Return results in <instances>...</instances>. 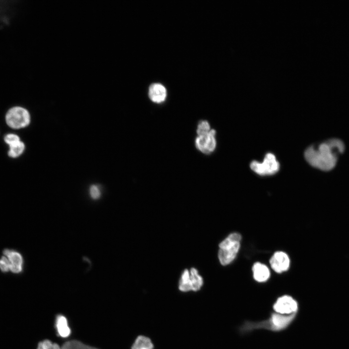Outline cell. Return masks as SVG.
I'll return each instance as SVG.
<instances>
[{"mask_svg": "<svg viewBox=\"0 0 349 349\" xmlns=\"http://www.w3.org/2000/svg\"><path fill=\"white\" fill-rule=\"evenodd\" d=\"M345 150L344 143L338 139H331L308 147L304 156L312 166L324 171L332 170Z\"/></svg>", "mask_w": 349, "mask_h": 349, "instance_id": "obj_1", "label": "cell"}, {"mask_svg": "<svg viewBox=\"0 0 349 349\" xmlns=\"http://www.w3.org/2000/svg\"><path fill=\"white\" fill-rule=\"evenodd\" d=\"M241 238L239 233H233L220 243L218 257L222 265L230 264L235 258L240 248Z\"/></svg>", "mask_w": 349, "mask_h": 349, "instance_id": "obj_2", "label": "cell"}, {"mask_svg": "<svg viewBox=\"0 0 349 349\" xmlns=\"http://www.w3.org/2000/svg\"><path fill=\"white\" fill-rule=\"evenodd\" d=\"M250 166L255 174L261 176H266L272 175L278 172L280 169V163L274 155L269 153L266 155L262 162L253 161Z\"/></svg>", "mask_w": 349, "mask_h": 349, "instance_id": "obj_3", "label": "cell"}, {"mask_svg": "<svg viewBox=\"0 0 349 349\" xmlns=\"http://www.w3.org/2000/svg\"><path fill=\"white\" fill-rule=\"evenodd\" d=\"M7 125L14 129L27 127L30 122V115L27 110L20 107L11 108L5 115Z\"/></svg>", "mask_w": 349, "mask_h": 349, "instance_id": "obj_4", "label": "cell"}, {"mask_svg": "<svg viewBox=\"0 0 349 349\" xmlns=\"http://www.w3.org/2000/svg\"><path fill=\"white\" fill-rule=\"evenodd\" d=\"M203 284L202 277L194 268L190 271L185 270L179 282V289L181 291H198L200 289Z\"/></svg>", "mask_w": 349, "mask_h": 349, "instance_id": "obj_5", "label": "cell"}, {"mask_svg": "<svg viewBox=\"0 0 349 349\" xmlns=\"http://www.w3.org/2000/svg\"><path fill=\"white\" fill-rule=\"evenodd\" d=\"M36 349H99L86 344L77 339H71L63 343L61 346L48 339L40 341Z\"/></svg>", "mask_w": 349, "mask_h": 349, "instance_id": "obj_6", "label": "cell"}, {"mask_svg": "<svg viewBox=\"0 0 349 349\" xmlns=\"http://www.w3.org/2000/svg\"><path fill=\"white\" fill-rule=\"evenodd\" d=\"M216 131L211 129L207 134L197 136L195 139V144L197 149L205 154L213 152L217 145Z\"/></svg>", "mask_w": 349, "mask_h": 349, "instance_id": "obj_7", "label": "cell"}, {"mask_svg": "<svg viewBox=\"0 0 349 349\" xmlns=\"http://www.w3.org/2000/svg\"><path fill=\"white\" fill-rule=\"evenodd\" d=\"M273 307L277 313L290 315L296 313L298 309V304L291 296L284 295L277 300Z\"/></svg>", "mask_w": 349, "mask_h": 349, "instance_id": "obj_8", "label": "cell"}, {"mask_svg": "<svg viewBox=\"0 0 349 349\" xmlns=\"http://www.w3.org/2000/svg\"><path fill=\"white\" fill-rule=\"evenodd\" d=\"M4 140L9 146L8 153L9 157L16 158L23 153L25 145L18 135L13 133L8 134L4 137Z\"/></svg>", "mask_w": 349, "mask_h": 349, "instance_id": "obj_9", "label": "cell"}, {"mask_svg": "<svg viewBox=\"0 0 349 349\" xmlns=\"http://www.w3.org/2000/svg\"><path fill=\"white\" fill-rule=\"evenodd\" d=\"M271 268L277 273H281L288 270L290 260L287 254L285 252H275L270 260Z\"/></svg>", "mask_w": 349, "mask_h": 349, "instance_id": "obj_10", "label": "cell"}, {"mask_svg": "<svg viewBox=\"0 0 349 349\" xmlns=\"http://www.w3.org/2000/svg\"><path fill=\"white\" fill-rule=\"evenodd\" d=\"M295 315L296 313L290 315L273 314L268 322L269 327L271 330H282L290 323L295 317Z\"/></svg>", "mask_w": 349, "mask_h": 349, "instance_id": "obj_11", "label": "cell"}, {"mask_svg": "<svg viewBox=\"0 0 349 349\" xmlns=\"http://www.w3.org/2000/svg\"><path fill=\"white\" fill-rule=\"evenodd\" d=\"M3 253L9 261L10 271L14 273L21 272L23 259L21 254L16 251L9 249H5Z\"/></svg>", "mask_w": 349, "mask_h": 349, "instance_id": "obj_12", "label": "cell"}, {"mask_svg": "<svg viewBox=\"0 0 349 349\" xmlns=\"http://www.w3.org/2000/svg\"><path fill=\"white\" fill-rule=\"evenodd\" d=\"M54 328L57 336L67 338L71 334V329L66 317L63 314H57L54 320Z\"/></svg>", "mask_w": 349, "mask_h": 349, "instance_id": "obj_13", "label": "cell"}, {"mask_svg": "<svg viewBox=\"0 0 349 349\" xmlns=\"http://www.w3.org/2000/svg\"><path fill=\"white\" fill-rule=\"evenodd\" d=\"M148 95L151 101L156 103H160L166 99V90L162 85L154 83L149 88Z\"/></svg>", "mask_w": 349, "mask_h": 349, "instance_id": "obj_14", "label": "cell"}, {"mask_svg": "<svg viewBox=\"0 0 349 349\" xmlns=\"http://www.w3.org/2000/svg\"><path fill=\"white\" fill-rule=\"evenodd\" d=\"M252 270L254 280L258 282L266 281L270 276L268 268L265 265L259 262L254 264Z\"/></svg>", "mask_w": 349, "mask_h": 349, "instance_id": "obj_15", "label": "cell"}, {"mask_svg": "<svg viewBox=\"0 0 349 349\" xmlns=\"http://www.w3.org/2000/svg\"><path fill=\"white\" fill-rule=\"evenodd\" d=\"M131 349H154V345L149 338L139 335L135 340Z\"/></svg>", "mask_w": 349, "mask_h": 349, "instance_id": "obj_16", "label": "cell"}, {"mask_svg": "<svg viewBox=\"0 0 349 349\" xmlns=\"http://www.w3.org/2000/svg\"><path fill=\"white\" fill-rule=\"evenodd\" d=\"M210 124L206 120H201L197 125L196 133L197 136L207 134L211 130Z\"/></svg>", "mask_w": 349, "mask_h": 349, "instance_id": "obj_17", "label": "cell"}, {"mask_svg": "<svg viewBox=\"0 0 349 349\" xmlns=\"http://www.w3.org/2000/svg\"><path fill=\"white\" fill-rule=\"evenodd\" d=\"M0 269L3 272L10 271L9 261L4 255L0 258Z\"/></svg>", "mask_w": 349, "mask_h": 349, "instance_id": "obj_18", "label": "cell"}, {"mask_svg": "<svg viewBox=\"0 0 349 349\" xmlns=\"http://www.w3.org/2000/svg\"><path fill=\"white\" fill-rule=\"evenodd\" d=\"M90 194L94 199H97L100 197V192L98 189L95 186H93L90 188Z\"/></svg>", "mask_w": 349, "mask_h": 349, "instance_id": "obj_19", "label": "cell"}]
</instances>
